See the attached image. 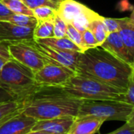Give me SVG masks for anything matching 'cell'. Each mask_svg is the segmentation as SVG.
<instances>
[{
    "label": "cell",
    "mask_w": 134,
    "mask_h": 134,
    "mask_svg": "<svg viewBox=\"0 0 134 134\" xmlns=\"http://www.w3.org/2000/svg\"><path fill=\"white\" fill-rule=\"evenodd\" d=\"M26 134H49V133H47V132H42V131H33V130H31L30 132H29Z\"/></svg>",
    "instance_id": "obj_34"
},
{
    "label": "cell",
    "mask_w": 134,
    "mask_h": 134,
    "mask_svg": "<svg viewBox=\"0 0 134 134\" xmlns=\"http://www.w3.org/2000/svg\"><path fill=\"white\" fill-rule=\"evenodd\" d=\"M131 20H132V21H134V10H132V14H131V15H130V18H129Z\"/></svg>",
    "instance_id": "obj_35"
},
{
    "label": "cell",
    "mask_w": 134,
    "mask_h": 134,
    "mask_svg": "<svg viewBox=\"0 0 134 134\" xmlns=\"http://www.w3.org/2000/svg\"><path fill=\"white\" fill-rule=\"evenodd\" d=\"M11 58L29 67L34 73L40 70L49 62L29 42H8Z\"/></svg>",
    "instance_id": "obj_7"
},
{
    "label": "cell",
    "mask_w": 134,
    "mask_h": 134,
    "mask_svg": "<svg viewBox=\"0 0 134 134\" xmlns=\"http://www.w3.org/2000/svg\"><path fill=\"white\" fill-rule=\"evenodd\" d=\"M106 121L92 115L77 116L67 134H96Z\"/></svg>",
    "instance_id": "obj_13"
},
{
    "label": "cell",
    "mask_w": 134,
    "mask_h": 134,
    "mask_svg": "<svg viewBox=\"0 0 134 134\" xmlns=\"http://www.w3.org/2000/svg\"><path fill=\"white\" fill-rule=\"evenodd\" d=\"M99 47L129 65L133 62L118 32L109 33L105 41Z\"/></svg>",
    "instance_id": "obj_14"
},
{
    "label": "cell",
    "mask_w": 134,
    "mask_h": 134,
    "mask_svg": "<svg viewBox=\"0 0 134 134\" xmlns=\"http://www.w3.org/2000/svg\"><path fill=\"white\" fill-rule=\"evenodd\" d=\"M106 134H134V128L129 124L125 122L122 126L117 129L116 130L106 133Z\"/></svg>",
    "instance_id": "obj_30"
},
{
    "label": "cell",
    "mask_w": 134,
    "mask_h": 134,
    "mask_svg": "<svg viewBox=\"0 0 134 134\" xmlns=\"http://www.w3.org/2000/svg\"><path fill=\"white\" fill-rule=\"evenodd\" d=\"M29 42L49 62L64 65L74 71H76V67L81 52L55 49L40 43L34 39L29 40Z\"/></svg>",
    "instance_id": "obj_9"
},
{
    "label": "cell",
    "mask_w": 134,
    "mask_h": 134,
    "mask_svg": "<svg viewBox=\"0 0 134 134\" xmlns=\"http://www.w3.org/2000/svg\"><path fill=\"white\" fill-rule=\"evenodd\" d=\"M69 95L81 100L124 101L125 90L76 74L62 86Z\"/></svg>",
    "instance_id": "obj_4"
},
{
    "label": "cell",
    "mask_w": 134,
    "mask_h": 134,
    "mask_svg": "<svg viewBox=\"0 0 134 134\" xmlns=\"http://www.w3.org/2000/svg\"><path fill=\"white\" fill-rule=\"evenodd\" d=\"M83 100L69 95L62 87L40 86L21 102V112L36 120L77 117Z\"/></svg>",
    "instance_id": "obj_1"
},
{
    "label": "cell",
    "mask_w": 134,
    "mask_h": 134,
    "mask_svg": "<svg viewBox=\"0 0 134 134\" xmlns=\"http://www.w3.org/2000/svg\"><path fill=\"white\" fill-rule=\"evenodd\" d=\"M75 74L68 67L48 62L35 73V81L40 86L62 87Z\"/></svg>",
    "instance_id": "obj_8"
},
{
    "label": "cell",
    "mask_w": 134,
    "mask_h": 134,
    "mask_svg": "<svg viewBox=\"0 0 134 134\" xmlns=\"http://www.w3.org/2000/svg\"><path fill=\"white\" fill-rule=\"evenodd\" d=\"M1 3L14 14L33 16L32 10L28 7L22 0H1Z\"/></svg>",
    "instance_id": "obj_20"
},
{
    "label": "cell",
    "mask_w": 134,
    "mask_h": 134,
    "mask_svg": "<svg viewBox=\"0 0 134 134\" xmlns=\"http://www.w3.org/2000/svg\"><path fill=\"white\" fill-rule=\"evenodd\" d=\"M88 29H89L90 31L92 32L93 36H95V38L99 44V47L105 41L107 36L109 35V32L103 21L102 16L92 20L90 22Z\"/></svg>",
    "instance_id": "obj_17"
},
{
    "label": "cell",
    "mask_w": 134,
    "mask_h": 134,
    "mask_svg": "<svg viewBox=\"0 0 134 134\" xmlns=\"http://www.w3.org/2000/svg\"><path fill=\"white\" fill-rule=\"evenodd\" d=\"M11 58H12L9 51V43L0 42V72L2 71L7 62Z\"/></svg>",
    "instance_id": "obj_28"
},
{
    "label": "cell",
    "mask_w": 134,
    "mask_h": 134,
    "mask_svg": "<svg viewBox=\"0 0 134 134\" xmlns=\"http://www.w3.org/2000/svg\"><path fill=\"white\" fill-rule=\"evenodd\" d=\"M125 122H127V123L129 124L132 127L134 128V107H132V110L130 111L129 114L128 115Z\"/></svg>",
    "instance_id": "obj_33"
},
{
    "label": "cell",
    "mask_w": 134,
    "mask_h": 134,
    "mask_svg": "<svg viewBox=\"0 0 134 134\" xmlns=\"http://www.w3.org/2000/svg\"><path fill=\"white\" fill-rule=\"evenodd\" d=\"M75 117L65 116L51 119L38 120L32 130L42 131L49 134H67L74 121Z\"/></svg>",
    "instance_id": "obj_12"
},
{
    "label": "cell",
    "mask_w": 134,
    "mask_h": 134,
    "mask_svg": "<svg viewBox=\"0 0 134 134\" xmlns=\"http://www.w3.org/2000/svg\"><path fill=\"white\" fill-rule=\"evenodd\" d=\"M0 1H1V0H0Z\"/></svg>",
    "instance_id": "obj_37"
},
{
    "label": "cell",
    "mask_w": 134,
    "mask_h": 134,
    "mask_svg": "<svg viewBox=\"0 0 134 134\" xmlns=\"http://www.w3.org/2000/svg\"><path fill=\"white\" fill-rule=\"evenodd\" d=\"M118 34L134 61V21L129 18H122Z\"/></svg>",
    "instance_id": "obj_15"
},
{
    "label": "cell",
    "mask_w": 134,
    "mask_h": 134,
    "mask_svg": "<svg viewBox=\"0 0 134 134\" xmlns=\"http://www.w3.org/2000/svg\"><path fill=\"white\" fill-rule=\"evenodd\" d=\"M12 14H14V13L11 12L5 5H3L1 3V1H0V19L4 18V17L9 16Z\"/></svg>",
    "instance_id": "obj_32"
},
{
    "label": "cell",
    "mask_w": 134,
    "mask_h": 134,
    "mask_svg": "<svg viewBox=\"0 0 134 134\" xmlns=\"http://www.w3.org/2000/svg\"><path fill=\"white\" fill-rule=\"evenodd\" d=\"M57 14L66 23L71 24L82 32L88 28L90 22L100 17L97 13L75 0H62Z\"/></svg>",
    "instance_id": "obj_6"
},
{
    "label": "cell",
    "mask_w": 134,
    "mask_h": 134,
    "mask_svg": "<svg viewBox=\"0 0 134 134\" xmlns=\"http://www.w3.org/2000/svg\"><path fill=\"white\" fill-rule=\"evenodd\" d=\"M32 12L33 16L37 19L38 21H52L54 19V17L57 14V10L47 6L36 7L32 10Z\"/></svg>",
    "instance_id": "obj_22"
},
{
    "label": "cell",
    "mask_w": 134,
    "mask_h": 134,
    "mask_svg": "<svg viewBox=\"0 0 134 134\" xmlns=\"http://www.w3.org/2000/svg\"><path fill=\"white\" fill-rule=\"evenodd\" d=\"M0 20L9 21L14 25L21 26V27H28V28H35L37 25V19L33 16H28L24 14H12L9 16L4 17Z\"/></svg>",
    "instance_id": "obj_19"
},
{
    "label": "cell",
    "mask_w": 134,
    "mask_h": 134,
    "mask_svg": "<svg viewBox=\"0 0 134 134\" xmlns=\"http://www.w3.org/2000/svg\"><path fill=\"white\" fill-rule=\"evenodd\" d=\"M22 1L31 10L39 7L47 6L57 10L62 0H22Z\"/></svg>",
    "instance_id": "obj_23"
},
{
    "label": "cell",
    "mask_w": 134,
    "mask_h": 134,
    "mask_svg": "<svg viewBox=\"0 0 134 134\" xmlns=\"http://www.w3.org/2000/svg\"><path fill=\"white\" fill-rule=\"evenodd\" d=\"M82 34V40H83V44L85 47V51L90 48L96 47H99V44L93 36L92 32L90 31L89 29H86L85 31L81 32Z\"/></svg>",
    "instance_id": "obj_27"
},
{
    "label": "cell",
    "mask_w": 134,
    "mask_h": 134,
    "mask_svg": "<svg viewBox=\"0 0 134 134\" xmlns=\"http://www.w3.org/2000/svg\"><path fill=\"white\" fill-rule=\"evenodd\" d=\"M103 21L109 33L118 32L121 27V24L122 21V18H103Z\"/></svg>",
    "instance_id": "obj_29"
},
{
    "label": "cell",
    "mask_w": 134,
    "mask_h": 134,
    "mask_svg": "<svg viewBox=\"0 0 134 134\" xmlns=\"http://www.w3.org/2000/svg\"><path fill=\"white\" fill-rule=\"evenodd\" d=\"M10 100H14L13 98L5 90H3L1 87H0V103L7 102V101H10Z\"/></svg>",
    "instance_id": "obj_31"
},
{
    "label": "cell",
    "mask_w": 134,
    "mask_h": 134,
    "mask_svg": "<svg viewBox=\"0 0 134 134\" xmlns=\"http://www.w3.org/2000/svg\"><path fill=\"white\" fill-rule=\"evenodd\" d=\"M67 24L58 15L54 19V37H63L66 36Z\"/></svg>",
    "instance_id": "obj_26"
},
{
    "label": "cell",
    "mask_w": 134,
    "mask_h": 134,
    "mask_svg": "<svg viewBox=\"0 0 134 134\" xmlns=\"http://www.w3.org/2000/svg\"><path fill=\"white\" fill-rule=\"evenodd\" d=\"M54 20L40 21L37 22L33 30V39H46L54 37Z\"/></svg>",
    "instance_id": "obj_18"
},
{
    "label": "cell",
    "mask_w": 134,
    "mask_h": 134,
    "mask_svg": "<svg viewBox=\"0 0 134 134\" xmlns=\"http://www.w3.org/2000/svg\"><path fill=\"white\" fill-rule=\"evenodd\" d=\"M36 121L20 111L0 124V134H26L32 130Z\"/></svg>",
    "instance_id": "obj_10"
},
{
    "label": "cell",
    "mask_w": 134,
    "mask_h": 134,
    "mask_svg": "<svg viewBox=\"0 0 134 134\" xmlns=\"http://www.w3.org/2000/svg\"><path fill=\"white\" fill-rule=\"evenodd\" d=\"M124 102L134 107V68H132L131 73L128 78Z\"/></svg>",
    "instance_id": "obj_25"
},
{
    "label": "cell",
    "mask_w": 134,
    "mask_h": 134,
    "mask_svg": "<svg viewBox=\"0 0 134 134\" xmlns=\"http://www.w3.org/2000/svg\"><path fill=\"white\" fill-rule=\"evenodd\" d=\"M21 102L10 100L0 103V122L5 118L21 111Z\"/></svg>",
    "instance_id": "obj_21"
},
{
    "label": "cell",
    "mask_w": 134,
    "mask_h": 134,
    "mask_svg": "<svg viewBox=\"0 0 134 134\" xmlns=\"http://www.w3.org/2000/svg\"><path fill=\"white\" fill-rule=\"evenodd\" d=\"M66 36L68 37L70 40H72L75 44H77L78 47H80L83 50V51H85V47H84V44H83L81 32H79L71 24H67Z\"/></svg>",
    "instance_id": "obj_24"
},
{
    "label": "cell",
    "mask_w": 134,
    "mask_h": 134,
    "mask_svg": "<svg viewBox=\"0 0 134 134\" xmlns=\"http://www.w3.org/2000/svg\"><path fill=\"white\" fill-rule=\"evenodd\" d=\"M131 70L129 64L96 47L80 54L75 72L126 91Z\"/></svg>",
    "instance_id": "obj_2"
},
{
    "label": "cell",
    "mask_w": 134,
    "mask_h": 134,
    "mask_svg": "<svg viewBox=\"0 0 134 134\" xmlns=\"http://www.w3.org/2000/svg\"><path fill=\"white\" fill-rule=\"evenodd\" d=\"M132 107L120 100H83L77 116L92 115L105 121H125Z\"/></svg>",
    "instance_id": "obj_5"
},
{
    "label": "cell",
    "mask_w": 134,
    "mask_h": 134,
    "mask_svg": "<svg viewBox=\"0 0 134 134\" xmlns=\"http://www.w3.org/2000/svg\"><path fill=\"white\" fill-rule=\"evenodd\" d=\"M34 28L21 27L0 20V42H18L33 40Z\"/></svg>",
    "instance_id": "obj_11"
},
{
    "label": "cell",
    "mask_w": 134,
    "mask_h": 134,
    "mask_svg": "<svg viewBox=\"0 0 134 134\" xmlns=\"http://www.w3.org/2000/svg\"><path fill=\"white\" fill-rule=\"evenodd\" d=\"M37 42L45 44L48 47L62 50V51H77V52H84L83 50L75 44L72 40H70L66 36L63 37H51L46 39H39L35 40Z\"/></svg>",
    "instance_id": "obj_16"
},
{
    "label": "cell",
    "mask_w": 134,
    "mask_h": 134,
    "mask_svg": "<svg viewBox=\"0 0 134 134\" xmlns=\"http://www.w3.org/2000/svg\"><path fill=\"white\" fill-rule=\"evenodd\" d=\"M130 66L132 67V68H134V61L132 62V63H131V64H130Z\"/></svg>",
    "instance_id": "obj_36"
},
{
    "label": "cell",
    "mask_w": 134,
    "mask_h": 134,
    "mask_svg": "<svg viewBox=\"0 0 134 134\" xmlns=\"http://www.w3.org/2000/svg\"><path fill=\"white\" fill-rule=\"evenodd\" d=\"M0 87L14 100L22 102L39 87L35 73L29 67L11 58L0 72Z\"/></svg>",
    "instance_id": "obj_3"
}]
</instances>
